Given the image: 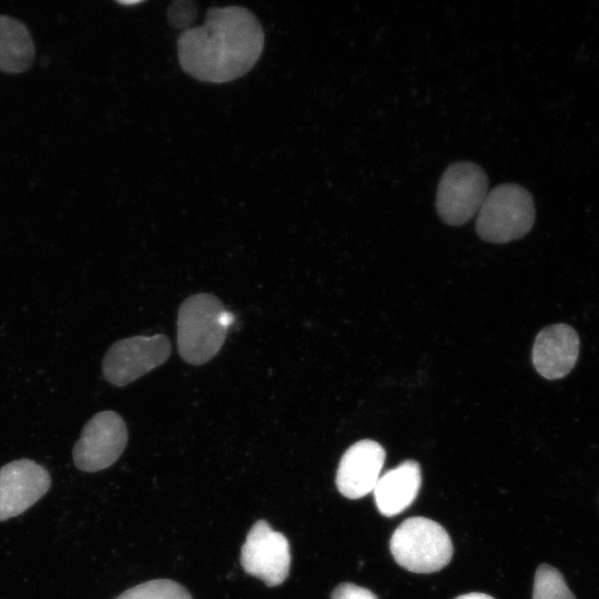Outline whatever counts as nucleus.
<instances>
[{"label":"nucleus","mask_w":599,"mask_h":599,"mask_svg":"<svg viewBox=\"0 0 599 599\" xmlns=\"http://www.w3.org/2000/svg\"><path fill=\"white\" fill-rule=\"evenodd\" d=\"M264 33L243 7L212 8L205 23L185 30L177 41L183 70L205 82L222 83L245 74L258 60Z\"/></svg>","instance_id":"1"},{"label":"nucleus","mask_w":599,"mask_h":599,"mask_svg":"<svg viewBox=\"0 0 599 599\" xmlns=\"http://www.w3.org/2000/svg\"><path fill=\"white\" fill-rule=\"evenodd\" d=\"M233 315L212 294L199 293L180 306L176 322L177 348L181 358L193 365L212 359L224 344Z\"/></svg>","instance_id":"2"},{"label":"nucleus","mask_w":599,"mask_h":599,"mask_svg":"<svg viewBox=\"0 0 599 599\" xmlns=\"http://www.w3.org/2000/svg\"><path fill=\"white\" fill-rule=\"evenodd\" d=\"M115 599H192V596L173 580L156 579L130 588Z\"/></svg>","instance_id":"15"},{"label":"nucleus","mask_w":599,"mask_h":599,"mask_svg":"<svg viewBox=\"0 0 599 599\" xmlns=\"http://www.w3.org/2000/svg\"><path fill=\"white\" fill-rule=\"evenodd\" d=\"M126 443L123 418L113 410L100 412L84 425L73 447V463L85 473L105 469L118 460Z\"/></svg>","instance_id":"7"},{"label":"nucleus","mask_w":599,"mask_h":599,"mask_svg":"<svg viewBox=\"0 0 599 599\" xmlns=\"http://www.w3.org/2000/svg\"><path fill=\"white\" fill-rule=\"evenodd\" d=\"M532 599H576L561 572L550 565H540L535 573Z\"/></svg>","instance_id":"14"},{"label":"nucleus","mask_w":599,"mask_h":599,"mask_svg":"<svg viewBox=\"0 0 599 599\" xmlns=\"http://www.w3.org/2000/svg\"><path fill=\"white\" fill-rule=\"evenodd\" d=\"M487 194L485 171L473 162H455L446 169L438 183L437 213L448 225H463L478 213Z\"/></svg>","instance_id":"5"},{"label":"nucleus","mask_w":599,"mask_h":599,"mask_svg":"<svg viewBox=\"0 0 599 599\" xmlns=\"http://www.w3.org/2000/svg\"><path fill=\"white\" fill-rule=\"evenodd\" d=\"M34 45L28 28L19 20L0 16V70L20 73L29 69Z\"/></svg>","instance_id":"13"},{"label":"nucleus","mask_w":599,"mask_h":599,"mask_svg":"<svg viewBox=\"0 0 599 599\" xmlns=\"http://www.w3.org/2000/svg\"><path fill=\"white\" fill-rule=\"evenodd\" d=\"M331 599H378L370 590L354 583L338 585L332 592Z\"/></svg>","instance_id":"16"},{"label":"nucleus","mask_w":599,"mask_h":599,"mask_svg":"<svg viewBox=\"0 0 599 599\" xmlns=\"http://www.w3.org/2000/svg\"><path fill=\"white\" fill-rule=\"evenodd\" d=\"M579 354V337L567 324L542 328L532 346V364L547 379H559L573 368Z\"/></svg>","instance_id":"11"},{"label":"nucleus","mask_w":599,"mask_h":599,"mask_svg":"<svg viewBox=\"0 0 599 599\" xmlns=\"http://www.w3.org/2000/svg\"><path fill=\"white\" fill-rule=\"evenodd\" d=\"M291 549L286 537L258 520L250 529L241 549L243 569L274 587L284 582L291 568Z\"/></svg>","instance_id":"8"},{"label":"nucleus","mask_w":599,"mask_h":599,"mask_svg":"<svg viewBox=\"0 0 599 599\" xmlns=\"http://www.w3.org/2000/svg\"><path fill=\"white\" fill-rule=\"evenodd\" d=\"M49 471L31 459L10 461L0 468V521L16 517L35 504L50 488Z\"/></svg>","instance_id":"9"},{"label":"nucleus","mask_w":599,"mask_h":599,"mask_svg":"<svg viewBox=\"0 0 599 599\" xmlns=\"http://www.w3.org/2000/svg\"><path fill=\"white\" fill-rule=\"evenodd\" d=\"M455 599H494V598L491 596L487 595V593L470 592V593H465V595L458 596Z\"/></svg>","instance_id":"17"},{"label":"nucleus","mask_w":599,"mask_h":599,"mask_svg":"<svg viewBox=\"0 0 599 599\" xmlns=\"http://www.w3.org/2000/svg\"><path fill=\"white\" fill-rule=\"evenodd\" d=\"M170 354L171 343L164 334L123 338L106 351L102 373L110 384L125 386L162 365Z\"/></svg>","instance_id":"6"},{"label":"nucleus","mask_w":599,"mask_h":599,"mask_svg":"<svg viewBox=\"0 0 599 599\" xmlns=\"http://www.w3.org/2000/svg\"><path fill=\"white\" fill-rule=\"evenodd\" d=\"M534 221L531 194L518 184L504 183L488 192L477 213L476 231L483 240L502 244L526 235Z\"/></svg>","instance_id":"4"},{"label":"nucleus","mask_w":599,"mask_h":599,"mask_svg":"<svg viewBox=\"0 0 599 599\" xmlns=\"http://www.w3.org/2000/svg\"><path fill=\"white\" fill-rule=\"evenodd\" d=\"M386 453L380 444L370 439L353 444L342 456L336 471L338 491L357 499L372 493L382 475Z\"/></svg>","instance_id":"10"},{"label":"nucleus","mask_w":599,"mask_h":599,"mask_svg":"<svg viewBox=\"0 0 599 599\" xmlns=\"http://www.w3.org/2000/svg\"><path fill=\"white\" fill-rule=\"evenodd\" d=\"M389 548L399 566L417 573L438 571L453 557V544L447 531L425 517L404 520L393 532Z\"/></svg>","instance_id":"3"},{"label":"nucleus","mask_w":599,"mask_h":599,"mask_svg":"<svg viewBox=\"0 0 599 599\" xmlns=\"http://www.w3.org/2000/svg\"><path fill=\"white\" fill-rule=\"evenodd\" d=\"M420 484V467L414 460L385 471L373 490L377 509L387 517L403 512L416 499Z\"/></svg>","instance_id":"12"}]
</instances>
